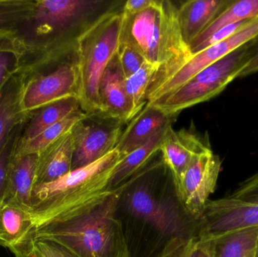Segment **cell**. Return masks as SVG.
I'll use <instances>...</instances> for the list:
<instances>
[{
    "instance_id": "2e32d148",
    "label": "cell",
    "mask_w": 258,
    "mask_h": 257,
    "mask_svg": "<svg viewBox=\"0 0 258 257\" xmlns=\"http://www.w3.org/2000/svg\"><path fill=\"white\" fill-rule=\"evenodd\" d=\"M174 118L167 116L147 104L144 108L129 122L123 130L115 149L123 158L132 151L147 143L159 131L171 125Z\"/></svg>"
},
{
    "instance_id": "6da1fadb",
    "label": "cell",
    "mask_w": 258,
    "mask_h": 257,
    "mask_svg": "<svg viewBox=\"0 0 258 257\" xmlns=\"http://www.w3.org/2000/svg\"><path fill=\"white\" fill-rule=\"evenodd\" d=\"M122 158L115 149L92 164L33 188L29 214L30 233L75 221L106 203L120 190L121 186L113 188L112 178Z\"/></svg>"
},
{
    "instance_id": "44dd1931",
    "label": "cell",
    "mask_w": 258,
    "mask_h": 257,
    "mask_svg": "<svg viewBox=\"0 0 258 257\" xmlns=\"http://www.w3.org/2000/svg\"><path fill=\"white\" fill-rule=\"evenodd\" d=\"M79 109L81 107L78 97H69L35 110L24 125L20 140L25 141L36 137L44 130Z\"/></svg>"
},
{
    "instance_id": "8992f818",
    "label": "cell",
    "mask_w": 258,
    "mask_h": 257,
    "mask_svg": "<svg viewBox=\"0 0 258 257\" xmlns=\"http://www.w3.org/2000/svg\"><path fill=\"white\" fill-rule=\"evenodd\" d=\"M257 48V38L200 71L177 90L155 101V108L170 117L221 94L238 78Z\"/></svg>"
},
{
    "instance_id": "4fadbf2b",
    "label": "cell",
    "mask_w": 258,
    "mask_h": 257,
    "mask_svg": "<svg viewBox=\"0 0 258 257\" xmlns=\"http://www.w3.org/2000/svg\"><path fill=\"white\" fill-rule=\"evenodd\" d=\"M212 150L207 136L202 135L192 129L175 131L171 125L164 132L160 153L164 165L172 177L177 187L188 167L199 155Z\"/></svg>"
},
{
    "instance_id": "cb8c5ba5",
    "label": "cell",
    "mask_w": 258,
    "mask_h": 257,
    "mask_svg": "<svg viewBox=\"0 0 258 257\" xmlns=\"http://www.w3.org/2000/svg\"><path fill=\"white\" fill-rule=\"evenodd\" d=\"M26 56L17 31L0 33V93L9 78L25 65Z\"/></svg>"
},
{
    "instance_id": "52a82bcc",
    "label": "cell",
    "mask_w": 258,
    "mask_h": 257,
    "mask_svg": "<svg viewBox=\"0 0 258 257\" xmlns=\"http://www.w3.org/2000/svg\"><path fill=\"white\" fill-rule=\"evenodd\" d=\"M254 228H258V203L229 196L208 202L196 220V237L199 241H217Z\"/></svg>"
},
{
    "instance_id": "d590c367",
    "label": "cell",
    "mask_w": 258,
    "mask_h": 257,
    "mask_svg": "<svg viewBox=\"0 0 258 257\" xmlns=\"http://www.w3.org/2000/svg\"><path fill=\"white\" fill-rule=\"evenodd\" d=\"M0 247H3V245H2L1 242H0Z\"/></svg>"
},
{
    "instance_id": "83f0119b",
    "label": "cell",
    "mask_w": 258,
    "mask_h": 257,
    "mask_svg": "<svg viewBox=\"0 0 258 257\" xmlns=\"http://www.w3.org/2000/svg\"><path fill=\"white\" fill-rule=\"evenodd\" d=\"M34 3L35 0H0V33L18 32Z\"/></svg>"
},
{
    "instance_id": "e575fe53",
    "label": "cell",
    "mask_w": 258,
    "mask_h": 257,
    "mask_svg": "<svg viewBox=\"0 0 258 257\" xmlns=\"http://www.w3.org/2000/svg\"><path fill=\"white\" fill-rule=\"evenodd\" d=\"M258 72V37L257 38V48L254 55L251 57L248 64L245 66L238 75L237 78H243L248 75H252Z\"/></svg>"
},
{
    "instance_id": "1f68e13d",
    "label": "cell",
    "mask_w": 258,
    "mask_h": 257,
    "mask_svg": "<svg viewBox=\"0 0 258 257\" xmlns=\"http://www.w3.org/2000/svg\"><path fill=\"white\" fill-rule=\"evenodd\" d=\"M30 257H70L60 247L44 241L30 242Z\"/></svg>"
},
{
    "instance_id": "8fae6325",
    "label": "cell",
    "mask_w": 258,
    "mask_h": 257,
    "mask_svg": "<svg viewBox=\"0 0 258 257\" xmlns=\"http://www.w3.org/2000/svg\"><path fill=\"white\" fill-rule=\"evenodd\" d=\"M257 37L258 17L249 20L243 27L227 39L194 54L190 60L150 95L149 103L151 104L159 98L177 90L209 65Z\"/></svg>"
},
{
    "instance_id": "f1b7e54d",
    "label": "cell",
    "mask_w": 258,
    "mask_h": 257,
    "mask_svg": "<svg viewBox=\"0 0 258 257\" xmlns=\"http://www.w3.org/2000/svg\"><path fill=\"white\" fill-rule=\"evenodd\" d=\"M116 57L125 79L135 73L146 62L143 56L131 44L121 39Z\"/></svg>"
},
{
    "instance_id": "e0dca14e",
    "label": "cell",
    "mask_w": 258,
    "mask_h": 257,
    "mask_svg": "<svg viewBox=\"0 0 258 257\" xmlns=\"http://www.w3.org/2000/svg\"><path fill=\"white\" fill-rule=\"evenodd\" d=\"M73 158L74 141L70 131L38 154L33 188L53 182L71 172Z\"/></svg>"
},
{
    "instance_id": "ac0fdd59",
    "label": "cell",
    "mask_w": 258,
    "mask_h": 257,
    "mask_svg": "<svg viewBox=\"0 0 258 257\" xmlns=\"http://www.w3.org/2000/svg\"><path fill=\"white\" fill-rule=\"evenodd\" d=\"M232 0H189L178 8V21L183 42L188 47Z\"/></svg>"
},
{
    "instance_id": "5bb4252c",
    "label": "cell",
    "mask_w": 258,
    "mask_h": 257,
    "mask_svg": "<svg viewBox=\"0 0 258 257\" xmlns=\"http://www.w3.org/2000/svg\"><path fill=\"white\" fill-rule=\"evenodd\" d=\"M30 69L24 66L15 72L0 93V152L19 125L28 120L32 113L21 107V96Z\"/></svg>"
},
{
    "instance_id": "3957f363",
    "label": "cell",
    "mask_w": 258,
    "mask_h": 257,
    "mask_svg": "<svg viewBox=\"0 0 258 257\" xmlns=\"http://www.w3.org/2000/svg\"><path fill=\"white\" fill-rule=\"evenodd\" d=\"M120 39L158 67L147 102L149 97L192 57L180 33L178 8L169 0H155L150 7L135 15L122 12Z\"/></svg>"
},
{
    "instance_id": "d4e9b609",
    "label": "cell",
    "mask_w": 258,
    "mask_h": 257,
    "mask_svg": "<svg viewBox=\"0 0 258 257\" xmlns=\"http://www.w3.org/2000/svg\"><path fill=\"white\" fill-rule=\"evenodd\" d=\"M258 17V0L233 1L214 20L205 31L194 41L189 48L197 46L207 39L220 29L241 21L253 19Z\"/></svg>"
},
{
    "instance_id": "9c48e42d",
    "label": "cell",
    "mask_w": 258,
    "mask_h": 257,
    "mask_svg": "<svg viewBox=\"0 0 258 257\" xmlns=\"http://www.w3.org/2000/svg\"><path fill=\"white\" fill-rule=\"evenodd\" d=\"M78 67L74 53L47 73L30 69L23 89L21 107L25 113H32L58 100L78 97Z\"/></svg>"
},
{
    "instance_id": "7402d4cb",
    "label": "cell",
    "mask_w": 258,
    "mask_h": 257,
    "mask_svg": "<svg viewBox=\"0 0 258 257\" xmlns=\"http://www.w3.org/2000/svg\"><path fill=\"white\" fill-rule=\"evenodd\" d=\"M165 129L159 131L147 143L135 149L122 158L112 178L113 188H119L129 179L142 170L160 152L161 143Z\"/></svg>"
},
{
    "instance_id": "30bf717a",
    "label": "cell",
    "mask_w": 258,
    "mask_h": 257,
    "mask_svg": "<svg viewBox=\"0 0 258 257\" xmlns=\"http://www.w3.org/2000/svg\"><path fill=\"white\" fill-rule=\"evenodd\" d=\"M222 161L210 150L197 156L191 163L175 188L182 209L197 220L215 193Z\"/></svg>"
},
{
    "instance_id": "f546056e",
    "label": "cell",
    "mask_w": 258,
    "mask_h": 257,
    "mask_svg": "<svg viewBox=\"0 0 258 257\" xmlns=\"http://www.w3.org/2000/svg\"><path fill=\"white\" fill-rule=\"evenodd\" d=\"M26 122L19 125L15 129L6 143V146L0 152V208L3 206V200H4L9 163H10L12 156L16 152L17 146H18V142L21 139V134H22Z\"/></svg>"
},
{
    "instance_id": "ffe728a7",
    "label": "cell",
    "mask_w": 258,
    "mask_h": 257,
    "mask_svg": "<svg viewBox=\"0 0 258 257\" xmlns=\"http://www.w3.org/2000/svg\"><path fill=\"white\" fill-rule=\"evenodd\" d=\"M31 232L29 214L11 205L0 208V242L15 257H30L28 238Z\"/></svg>"
},
{
    "instance_id": "4dcf8cb0",
    "label": "cell",
    "mask_w": 258,
    "mask_h": 257,
    "mask_svg": "<svg viewBox=\"0 0 258 257\" xmlns=\"http://www.w3.org/2000/svg\"><path fill=\"white\" fill-rule=\"evenodd\" d=\"M198 244L194 235L171 238L157 257H192Z\"/></svg>"
},
{
    "instance_id": "5b68a950",
    "label": "cell",
    "mask_w": 258,
    "mask_h": 257,
    "mask_svg": "<svg viewBox=\"0 0 258 257\" xmlns=\"http://www.w3.org/2000/svg\"><path fill=\"white\" fill-rule=\"evenodd\" d=\"M119 3L93 21L76 42L78 98L82 110L87 114L100 112V82L119 46L124 3Z\"/></svg>"
},
{
    "instance_id": "7c38bea8",
    "label": "cell",
    "mask_w": 258,
    "mask_h": 257,
    "mask_svg": "<svg viewBox=\"0 0 258 257\" xmlns=\"http://www.w3.org/2000/svg\"><path fill=\"white\" fill-rule=\"evenodd\" d=\"M125 205L133 217L150 225L165 237L185 236L188 223L174 205L158 199L148 186L140 183L125 197Z\"/></svg>"
},
{
    "instance_id": "277c9868",
    "label": "cell",
    "mask_w": 258,
    "mask_h": 257,
    "mask_svg": "<svg viewBox=\"0 0 258 257\" xmlns=\"http://www.w3.org/2000/svg\"><path fill=\"white\" fill-rule=\"evenodd\" d=\"M127 184L104 205L75 221L33 231L32 241L52 243L70 257H132L122 222L116 217L118 204Z\"/></svg>"
},
{
    "instance_id": "9a60e30c",
    "label": "cell",
    "mask_w": 258,
    "mask_h": 257,
    "mask_svg": "<svg viewBox=\"0 0 258 257\" xmlns=\"http://www.w3.org/2000/svg\"><path fill=\"white\" fill-rule=\"evenodd\" d=\"M38 154L18 155L15 153L9 163L3 205H11L30 214L33 180Z\"/></svg>"
},
{
    "instance_id": "ba28073f",
    "label": "cell",
    "mask_w": 258,
    "mask_h": 257,
    "mask_svg": "<svg viewBox=\"0 0 258 257\" xmlns=\"http://www.w3.org/2000/svg\"><path fill=\"white\" fill-rule=\"evenodd\" d=\"M125 122L101 112L90 113L71 129L74 141L72 170L98 161L114 150Z\"/></svg>"
},
{
    "instance_id": "836d02e7",
    "label": "cell",
    "mask_w": 258,
    "mask_h": 257,
    "mask_svg": "<svg viewBox=\"0 0 258 257\" xmlns=\"http://www.w3.org/2000/svg\"><path fill=\"white\" fill-rule=\"evenodd\" d=\"M215 241H199L192 257H215Z\"/></svg>"
},
{
    "instance_id": "d6a6232c",
    "label": "cell",
    "mask_w": 258,
    "mask_h": 257,
    "mask_svg": "<svg viewBox=\"0 0 258 257\" xmlns=\"http://www.w3.org/2000/svg\"><path fill=\"white\" fill-rule=\"evenodd\" d=\"M154 1L155 0H128L124 3L122 12L124 15H135L150 7Z\"/></svg>"
},
{
    "instance_id": "603a6c76",
    "label": "cell",
    "mask_w": 258,
    "mask_h": 257,
    "mask_svg": "<svg viewBox=\"0 0 258 257\" xmlns=\"http://www.w3.org/2000/svg\"><path fill=\"white\" fill-rule=\"evenodd\" d=\"M87 113L82 109L76 110L57 123L44 130L39 135L30 140L18 142L15 154L18 155L39 154L48 145L70 132L76 123L86 117Z\"/></svg>"
},
{
    "instance_id": "7a4b0ae2",
    "label": "cell",
    "mask_w": 258,
    "mask_h": 257,
    "mask_svg": "<svg viewBox=\"0 0 258 257\" xmlns=\"http://www.w3.org/2000/svg\"><path fill=\"white\" fill-rule=\"evenodd\" d=\"M117 2L105 0H35L17 32L33 61L25 66L39 69L72 55L80 35Z\"/></svg>"
},
{
    "instance_id": "484cf974",
    "label": "cell",
    "mask_w": 258,
    "mask_h": 257,
    "mask_svg": "<svg viewBox=\"0 0 258 257\" xmlns=\"http://www.w3.org/2000/svg\"><path fill=\"white\" fill-rule=\"evenodd\" d=\"M157 72V66L146 61L125 80V92L131 105V120L147 105L149 89Z\"/></svg>"
},
{
    "instance_id": "4316f807",
    "label": "cell",
    "mask_w": 258,
    "mask_h": 257,
    "mask_svg": "<svg viewBox=\"0 0 258 257\" xmlns=\"http://www.w3.org/2000/svg\"><path fill=\"white\" fill-rule=\"evenodd\" d=\"M215 257H258V228L215 241Z\"/></svg>"
},
{
    "instance_id": "d6986e66",
    "label": "cell",
    "mask_w": 258,
    "mask_h": 257,
    "mask_svg": "<svg viewBox=\"0 0 258 257\" xmlns=\"http://www.w3.org/2000/svg\"><path fill=\"white\" fill-rule=\"evenodd\" d=\"M116 55L107 66L99 86L100 112L126 122L131 121V105Z\"/></svg>"
},
{
    "instance_id": "8d00e7d4",
    "label": "cell",
    "mask_w": 258,
    "mask_h": 257,
    "mask_svg": "<svg viewBox=\"0 0 258 257\" xmlns=\"http://www.w3.org/2000/svg\"><path fill=\"white\" fill-rule=\"evenodd\" d=\"M257 256H258V244H257Z\"/></svg>"
}]
</instances>
